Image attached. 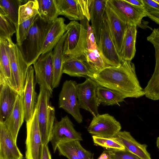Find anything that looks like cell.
Wrapping results in <instances>:
<instances>
[{
  "label": "cell",
  "instance_id": "6da1fadb",
  "mask_svg": "<svg viewBox=\"0 0 159 159\" xmlns=\"http://www.w3.org/2000/svg\"><path fill=\"white\" fill-rule=\"evenodd\" d=\"M88 77L98 85L115 91L125 98H138L144 95L131 61L122 60L118 67H106L101 71L89 74Z\"/></svg>",
  "mask_w": 159,
  "mask_h": 159
},
{
  "label": "cell",
  "instance_id": "7a4b0ae2",
  "mask_svg": "<svg viewBox=\"0 0 159 159\" xmlns=\"http://www.w3.org/2000/svg\"><path fill=\"white\" fill-rule=\"evenodd\" d=\"M52 24L45 21L39 16L32 24L26 39L20 46H18L29 67L41 54L45 38Z\"/></svg>",
  "mask_w": 159,
  "mask_h": 159
},
{
  "label": "cell",
  "instance_id": "3957f363",
  "mask_svg": "<svg viewBox=\"0 0 159 159\" xmlns=\"http://www.w3.org/2000/svg\"><path fill=\"white\" fill-rule=\"evenodd\" d=\"M36 108L37 110L38 119L43 144H48L55 117L54 107L50 102L52 94L44 87L39 86Z\"/></svg>",
  "mask_w": 159,
  "mask_h": 159
},
{
  "label": "cell",
  "instance_id": "277c9868",
  "mask_svg": "<svg viewBox=\"0 0 159 159\" xmlns=\"http://www.w3.org/2000/svg\"><path fill=\"white\" fill-rule=\"evenodd\" d=\"M79 23L72 21L66 25L67 35L63 47L64 55L80 57L87 48V23L86 18Z\"/></svg>",
  "mask_w": 159,
  "mask_h": 159
},
{
  "label": "cell",
  "instance_id": "5b68a950",
  "mask_svg": "<svg viewBox=\"0 0 159 159\" xmlns=\"http://www.w3.org/2000/svg\"><path fill=\"white\" fill-rule=\"evenodd\" d=\"M6 43L10 61L12 87L19 94H22L29 66L18 46L13 42L11 39L7 40Z\"/></svg>",
  "mask_w": 159,
  "mask_h": 159
},
{
  "label": "cell",
  "instance_id": "8992f818",
  "mask_svg": "<svg viewBox=\"0 0 159 159\" xmlns=\"http://www.w3.org/2000/svg\"><path fill=\"white\" fill-rule=\"evenodd\" d=\"M97 45L106 67H118L121 65L122 59L112 39L105 12L100 39Z\"/></svg>",
  "mask_w": 159,
  "mask_h": 159
},
{
  "label": "cell",
  "instance_id": "52a82bcc",
  "mask_svg": "<svg viewBox=\"0 0 159 159\" xmlns=\"http://www.w3.org/2000/svg\"><path fill=\"white\" fill-rule=\"evenodd\" d=\"M26 159H41L43 144L40 132L36 108L32 119L26 122Z\"/></svg>",
  "mask_w": 159,
  "mask_h": 159
},
{
  "label": "cell",
  "instance_id": "ba28073f",
  "mask_svg": "<svg viewBox=\"0 0 159 159\" xmlns=\"http://www.w3.org/2000/svg\"><path fill=\"white\" fill-rule=\"evenodd\" d=\"M76 82L72 80L65 81L59 95L58 106L71 115L78 123L83 121L80 112L77 96Z\"/></svg>",
  "mask_w": 159,
  "mask_h": 159
},
{
  "label": "cell",
  "instance_id": "9c48e42d",
  "mask_svg": "<svg viewBox=\"0 0 159 159\" xmlns=\"http://www.w3.org/2000/svg\"><path fill=\"white\" fill-rule=\"evenodd\" d=\"M121 129L114 117L106 113L93 117L87 130L92 136L109 138L116 137Z\"/></svg>",
  "mask_w": 159,
  "mask_h": 159
},
{
  "label": "cell",
  "instance_id": "30bf717a",
  "mask_svg": "<svg viewBox=\"0 0 159 159\" xmlns=\"http://www.w3.org/2000/svg\"><path fill=\"white\" fill-rule=\"evenodd\" d=\"M36 83L52 94L53 69L52 50L41 54L33 64Z\"/></svg>",
  "mask_w": 159,
  "mask_h": 159
},
{
  "label": "cell",
  "instance_id": "8fae6325",
  "mask_svg": "<svg viewBox=\"0 0 159 159\" xmlns=\"http://www.w3.org/2000/svg\"><path fill=\"white\" fill-rule=\"evenodd\" d=\"M74 140L83 139L81 134L75 129L68 116L66 115L62 117L60 121L56 118L50 139L54 153L60 142Z\"/></svg>",
  "mask_w": 159,
  "mask_h": 159
},
{
  "label": "cell",
  "instance_id": "7c38bea8",
  "mask_svg": "<svg viewBox=\"0 0 159 159\" xmlns=\"http://www.w3.org/2000/svg\"><path fill=\"white\" fill-rule=\"evenodd\" d=\"M92 0H56L59 15L69 19L90 20V8Z\"/></svg>",
  "mask_w": 159,
  "mask_h": 159
},
{
  "label": "cell",
  "instance_id": "4fadbf2b",
  "mask_svg": "<svg viewBox=\"0 0 159 159\" xmlns=\"http://www.w3.org/2000/svg\"><path fill=\"white\" fill-rule=\"evenodd\" d=\"M97 86L96 82L89 77L76 86L77 96L80 108L89 111L93 117L99 114L97 101Z\"/></svg>",
  "mask_w": 159,
  "mask_h": 159
},
{
  "label": "cell",
  "instance_id": "5bb4252c",
  "mask_svg": "<svg viewBox=\"0 0 159 159\" xmlns=\"http://www.w3.org/2000/svg\"><path fill=\"white\" fill-rule=\"evenodd\" d=\"M114 11L128 25H139L143 17L147 16L143 7L132 5L125 0H108Z\"/></svg>",
  "mask_w": 159,
  "mask_h": 159
},
{
  "label": "cell",
  "instance_id": "9a60e30c",
  "mask_svg": "<svg viewBox=\"0 0 159 159\" xmlns=\"http://www.w3.org/2000/svg\"><path fill=\"white\" fill-rule=\"evenodd\" d=\"M36 83L34 68L31 65L28 69L25 84L23 91L26 122L30 121L34 116L38 96L35 91Z\"/></svg>",
  "mask_w": 159,
  "mask_h": 159
},
{
  "label": "cell",
  "instance_id": "2e32d148",
  "mask_svg": "<svg viewBox=\"0 0 159 159\" xmlns=\"http://www.w3.org/2000/svg\"><path fill=\"white\" fill-rule=\"evenodd\" d=\"M109 29L116 49L120 54L128 25L116 14L108 2L105 10Z\"/></svg>",
  "mask_w": 159,
  "mask_h": 159
},
{
  "label": "cell",
  "instance_id": "e0dca14e",
  "mask_svg": "<svg viewBox=\"0 0 159 159\" xmlns=\"http://www.w3.org/2000/svg\"><path fill=\"white\" fill-rule=\"evenodd\" d=\"M23 93L19 94L9 116L3 121L4 125L16 143L19 130L25 119Z\"/></svg>",
  "mask_w": 159,
  "mask_h": 159
},
{
  "label": "cell",
  "instance_id": "ac0fdd59",
  "mask_svg": "<svg viewBox=\"0 0 159 159\" xmlns=\"http://www.w3.org/2000/svg\"><path fill=\"white\" fill-rule=\"evenodd\" d=\"M19 93L0 75V121H4L11 111Z\"/></svg>",
  "mask_w": 159,
  "mask_h": 159
},
{
  "label": "cell",
  "instance_id": "d6986e66",
  "mask_svg": "<svg viewBox=\"0 0 159 159\" xmlns=\"http://www.w3.org/2000/svg\"><path fill=\"white\" fill-rule=\"evenodd\" d=\"M21 152L3 121H0V159H23Z\"/></svg>",
  "mask_w": 159,
  "mask_h": 159
},
{
  "label": "cell",
  "instance_id": "ffe728a7",
  "mask_svg": "<svg viewBox=\"0 0 159 159\" xmlns=\"http://www.w3.org/2000/svg\"><path fill=\"white\" fill-rule=\"evenodd\" d=\"M62 73L72 77H88L91 71L80 58L64 55Z\"/></svg>",
  "mask_w": 159,
  "mask_h": 159
},
{
  "label": "cell",
  "instance_id": "44dd1931",
  "mask_svg": "<svg viewBox=\"0 0 159 159\" xmlns=\"http://www.w3.org/2000/svg\"><path fill=\"white\" fill-rule=\"evenodd\" d=\"M108 0H92L90 8L91 26L97 43L99 40L101 27Z\"/></svg>",
  "mask_w": 159,
  "mask_h": 159
},
{
  "label": "cell",
  "instance_id": "7402d4cb",
  "mask_svg": "<svg viewBox=\"0 0 159 159\" xmlns=\"http://www.w3.org/2000/svg\"><path fill=\"white\" fill-rule=\"evenodd\" d=\"M65 20L62 17L58 18L52 24L46 36L41 54L52 50L66 31Z\"/></svg>",
  "mask_w": 159,
  "mask_h": 159
},
{
  "label": "cell",
  "instance_id": "603a6c76",
  "mask_svg": "<svg viewBox=\"0 0 159 159\" xmlns=\"http://www.w3.org/2000/svg\"><path fill=\"white\" fill-rule=\"evenodd\" d=\"M116 137L126 149L140 159H152L150 154L147 150V145L138 143L129 132L126 131H120Z\"/></svg>",
  "mask_w": 159,
  "mask_h": 159
},
{
  "label": "cell",
  "instance_id": "cb8c5ba5",
  "mask_svg": "<svg viewBox=\"0 0 159 159\" xmlns=\"http://www.w3.org/2000/svg\"><path fill=\"white\" fill-rule=\"evenodd\" d=\"M67 34L66 31L54 47L52 51L53 69V89L59 86L63 74V61L64 56L63 53V47Z\"/></svg>",
  "mask_w": 159,
  "mask_h": 159
},
{
  "label": "cell",
  "instance_id": "d4e9b609",
  "mask_svg": "<svg viewBox=\"0 0 159 159\" xmlns=\"http://www.w3.org/2000/svg\"><path fill=\"white\" fill-rule=\"evenodd\" d=\"M137 34L136 26H128L119 54L122 60L131 61L134 57L136 52L135 43Z\"/></svg>",
  "mask_w": 159,
  "mask_h": 159
},
{
  "label": "cell",
  "instance_id": "484cf974",
  "mask_svg": "<svg viewBox=\"0 0 159 159\" xmlns=\"http://www.w3.org/2000/svg\"><path fill=\"white\" fill-rule=\"evenodd\" d=\"M147 40L153 45L155 50L156 64L154 72L148 83L147 86L151 90L159 92V30L154 28Z\"/></svg>",
  "mask_w": 159,
  "mask_h": 159
},
{
  "label": "cell",
  "instance_id": "4316f807",
  "mask_svg": "<svg viewBox=\"0 0 159 159\" xmlns=\"http://www.w3.org/2000/svg\"><path fill=\"white\" fill-rule=\"evenodd\" d=\"M97 101L98 106L118 105L124 101L125 98L118 92L110 89L98 85L96 90Z\"/></svg>",
  "mask_w": 159,
  "mask_h": 159
},
{
  "label": "cell",
  "instance_id": "83f0119b",
  "mask_svg": "<svg viewBox=\"0 0 159 159\" xmlns=\"http://www.w3.org/2000/svg\"><path fill=\"white\" fill-rule=\"evenodd\" d=\"M79 58L87 64L91 71L90 74L98 72L106 68L98 48H86L82 55Z\"/></svg>",
  "mask_w": 159,
  "mask_h": 159
},
{
  "label": "cell",
  "instance_id": "f1b7e54d",
  "mask_svg": "<svg viewBox=\"0 0 159 159\" xmlns=\"http://www.w3.org/2000/svg\"><path fill=\"white\" fill-rule=\"evenodd\" d=\"M39 16L49 23H52L59 15L56 0H37Z\"/></svg>",
  "mask_w": 159,
  "mask_h": 159
},
{
  "label": "cell",
  "instance_id": "f546056e",
  "mask_svg": "<svg viewBox=\"0 0 159 159\" xmlns=\"http://www.w3.org/2000/svg\"><path fill=\"white\" fill-rule=\"evenodd\" d=\"M22 0H0V14L7 16L15 24L18 25L19 10Z\"/></svg>",
  "mask_w": 159,
  "mask_h": 159
},
{
  "label": "cell",
  "instance_id": "4dcf8cb0",
  "mask_svg": "<svg viewBox=\"0 0 159 159\" xmlns=\"http://www.w3.org/2000/svg\"><path fill=\"white\" fill-rule=\"evenodd\" d=\"M6 43L7 40L0 39V75L3 76L13 88L10 61Z\"/></svg>",
  "mask_w": 159,
  "mask_h": 159
},
{
  "label": "cell",
  "instance_id": "1f68e13d",
  "mask_svg": "<svg viewBox=\"0 0 159 159\" xmlns=\"http://www.w3.org/2000/svg\"><path fill=\"white\" fill-rule=\"evenodd\" d=\"M38 9L37 0H30L21 5L19 10L18 24L39 14Z\"/></svg>",
  "mask_w": 159,
  "mask_h": 159
},
{
  "label": "cell",
  "instance_id": "d6a6232c",
  "mask_svg": "<svg viewBox=\"0 0 159 159\" xmlns=\"http://www.w3.org/2000/svg\"><path fill=\"white\" fill-rule=\"evenodd\" d=\"M92 137L95 145L106 149L123 150L125 149L116 136L107 138L93 135Z\"/></svg>",
  "mask_w": 159,
  "mask_h": 159
},
{
  "label": "cell",
  "instance_id": "836d02e7",
  "mask_svg": "<svg viewBox=\"0 0 159 159\" xmlns=\"http://www.w3.org/2000/svg\"><path fill=\"white\" fill-rule=\"evenodd\" d=\"M16 32V27L14 23L7 16L0 14V39H11Z\"/></svg>",
  "mask_w": 159,
  "mask_h": 159
},
{
  "label": "cell",
  "instance_id": "e575fe53",
  "mask_svg": "<svg viewBox=\"0 0 159 159\" xmlns=\"http://www.w3.org/2000/svg\"><path fill=\"white\" fill-rule=\"evenodd\" d=\"M39 16V14H38L29 19L18 24L16 27V44L17 46H20L24 40L26 39L32 24Z\"/></svg>",
  "mask_w": 159,
  "mask_h": 159
},
{
  "label": "cell",
  "instance_id": "d590c367",
  "mask_svg": "<svg viewBox=\"0 0 159 159\" xmlns=\"http://www.w3.org/2000/svg\"><path fill=\"white\" fill-rule=\"evenodd\" d=\"M59 155L68 159H80L78 157L70 141L62 142L57 145Z\"/></svg>",
  "mask_w": 159,
  "mask_h": 159
},
{
  "label": "cell",
  "instance_id": "8d00e7d4",
  "mask_svg": "<svg viewBox=\"0 0 159 159\" xmlns=\"http://www.w3.org/2000/svg\"><path fill=\"white\" fill-rule=\"evenodd\" d=\"M107 150L110 155V159H140L126 149L123 150Z\"/></svg>",
  "mask_w": 159,
  "mask_h": 159
},
{
  "label": "cell",
  "instance_id": "74e56055",
  "mask_svg": "<svg viewBox=\"0 0 159 159\" xmlns=\"http://www.w3.org/2000/svg\"><path fill=\"white\" fill-rule=\"evenodd\" d=\"M73 147L80 159H92L93 158L92 153L84 149L81 145L80 141H70Z\"/></svg>",
  "mask_w": 159,
  "mask_h": 159
},
{
  "label": "cell",
  "instance_id": "f35d334b",
  "mask_svg": "<svg viewBox=\"0 0 159 159\" xmlns=\"http://www.w3.org/2000/svg\"><path fill=\"white\" fill-rule=\"evenodd\" d=\"M143 7L148 13L159 11V4L154 0H143Z\"/></svg>",
  "mask_w": 159,
  "mask_h": 159
},
{
  "label": "cell",
  "instance_id": "ab89813d",
  "mask_svg": "<svg viewBox=\"0 0 159 159\" xmlns=\"http://www.w3.org/2000/svg\"><path fill=\"white\" fill-rule=\"evenodd\" d=\"M41 159H52L48 144L43 145Z\"/></svg>",
  "mask_w": 159,
  "mask_h": 159
},
{
  "label": "cell",
  "instance_id": "60d3db41",
  "mask_svg": "<svg viewBox=\"0 0 159 159\" xmlns=\"http://www.w3.org/2000/svg\"><path fill=\"white\" fill-rule=\"evenodd\" d=\"M147 16L159 25V11H154L148 13Z\"/></svg>",
  "mask_w": 159,
  "mask_h": 159
},
{
  "label": "cell",
  "instance_id": "b9f144b4",
  "mask_svg": "<svg viewBox=\"0 0 159 159\" xmlns=\"http://www.w3.org/2000/svg\"><path fill=\"white\" fill-rule=\"evenodd\" d=\"M125 1L134 6L143 7L144 4L143 0H125Z\"/></svg>",
  "mask_w": 159,
  "mask_h": 159
},
{
  "label": "cell",
  "instance_id": "7bdbcfd3",
  "mask_svg": "<svg viewBox=\"0 0 159 159\" xmlns=\"http://www.w3.org/2000/svg\"><path fill=\"white\" fill-rule=\"evenodd\" d=\"M98 159H110V155L107 149L103 151Z\"/></svg>",
  "mask_w": 159,
  "mask_h": 159
},
{
  "label": "cell",
  "instance_id": "ee69618b",
  "mask_svg": "<svg viewBox=\"0 0 159 159\" xmlns=\"http://www.w3.org/2000/svg\"><path fill=\"white\" fill-rule=\"evenodd\" d=\"M156 143L157 147L159 149V137L157 139Z\"/></svg>",
  "mask_w": 159,
  "mask_h": 159
},
{
  "label": "cell",
  "instance_id": "f6af8a7d",
  "mask_svg": "<svg viewBox=\"0 0 159 159\" xmlns=\"http://www.w3.org/2000/svg\"><path fill=\"white\" fill-rule=\"evenodd\" d=\"M154 1L159 4V0H154Z\"/></svg>",
  "mask_w": 159,
  "mask_h": 159
},
{
  "label": "cell",
  "instance_id": "bcb514c9",
  "mask_svg": "<svg viewBox=\"0 0 159 159\" xmlns=\"http://www.w3.org/2000/svg\"><path fill=\"white\" fill-rule=\"evenodd\" d=\"M92 159H93V158H92Z\"/></svg>",
  "mask_w": 159,
  "mask_h": 159
},
{
  "label": "cell",
  "instance_id": "7dc6e473",
  "mask_svg": "<svg viewBox=\"0 0 159 159\" xmlns=\"http://www.w3.org/2000/svg\"><path fill=\"white\" fill-rule=\"evenodd\" d=\"M158 29H159V28H158Z\"/></svg>",
  "mask_w": 159,
  "mask_h": 159
}]
</instances>
